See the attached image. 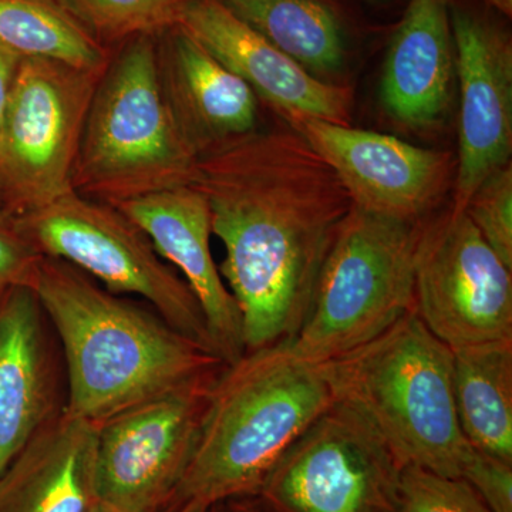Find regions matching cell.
<instances>
[{
  "label": "cell",
  "mask_w": 512,
  "mask_h": 512,
  "mask_svg": "<svg viewBox=\"0 0 512 512\" xmlns=\"http://www.w3.org/2000/svg\"><path fill=\"white\" fill-rule=\"evenodd\" d=\"M92 512H120L117 510H114V508L109 507V505L103 504V503H97L96 507H94V510Z\"/></svg>",
  "instance_id": "cell-32"
},
{
  "label": "cell",
  "mask_w": 512,
  "mask_h": 512,
  "mask_svg": "<svg viewBox=\"0 0 512 512\" xmlns=\"http://www.w3.org/2000/svg\"><path fill=\"white\" fill-rule=\"evenodd\" d=\"M198 157L165 96L153 35L133 37L94 93L73 191L117 205L190 185Z\"/></svg>",
  "instance_id": "cell-5"
},
{
  "label": "cell",
  "mask_w": 512,
  "mask_h": 512,
  "mask_svg": "<svg viewBox=\"0 0 512 512\" xmlns=\"http://www.w3.org/2000/svg\"><path fill=\"white\" fill-rule=\"evenodd\" d=\"M106 69L20 60L0 133L3 211L18 217L73 192L84 123Z\"/></svg>",
  "instance_id": "cell-8"
},
{
  "label": "cell",
  "mask_w": 512,
  "mask_h": 512,
  "mask_svg": "<svg viewBox=\"0 0 512 512\" xmlns=\"http://www.w3.org/2000/svg\"><path fill=\"white\" fill-rule=\"evenodd\" d=\"M467 217L512 271V170L511 165L490 175L474 192L466 208Z\"/></svg>",
  "instance_id": "cell-25"
},
{
  "label": "cell",
  "mask_w": 512,
  "mask_h": 512,
  "mask_svg": "<svg viewBox=\"0 0 512 512\" xmlns=\"http://www.w3.org/2000/svg\"><path fill=\"white\" fill-rule=\"evenodd\" d=\"M190 185L225 248L218 268L241 313L245 353L289 342L355 207L345 185L293 128L202 153Z\"/></svg>",
  "instance_id": "cell-1"
},
{
  "label": "cell",
  "mask_w": 512,
  "mask_h": 512,
  "mask_svg": "<svg viewBox=\"0 0 512 512\" xmlns=\"http://www.w3.org/2000/svg\"><path fill=\"white\" fill-rule=\"evenodd\" d=\"M454 67L460 82V123L454 200L468 202L490 175L510 164L512 151V45L484 16L450 8Z\"/></svg>",
  "instance_id": "cell-13"
},
{
  "label": "cell",
  "mask_w": 512,
  "mask_h": 512,
  "mask_svg": "<svg viewBox=\"0 0 512 512\" xmlns=\"http://www.w3.org/2000/svg\"><path fill=\"white\" fill-rule=\"evenodd\" d=\"M208 512H228L227 507H225V503H217L211 505L210 510Z\"/></svg>",
  "instance_id": "cell-33"
},
{
  "label": "cell",
  "mask_w": 512,
  "mask_h": 512,
  "mask_svg": "<svg viewBox=\"0 0 512 512\" xmlns=\"http://www.w3.org/2000/svg\"><path fill=\"white\" fill-rule=\"evenodd\" d=\"M15 218L40 255L76 266L107 291L141 296L171 326L217 356L187 282L119 208L73 191Z\"/></svg>",
  "instance_id": "cell-7"
},
{
  "label": "cell",
  "mask_w": 512,
  "mask_h": 512,
  "mask_svg": "<svg viewBox=\"0 0 512 512\" xmlns=\"http://www.w3.org/2000/svg\"><path fill=\"white\" fill-rule=\"evenodd\" d=\"M414 312L451 349L512 338V271L466 212L450 208L423 222Z\"/></svg>",
  "instance_id": "cell-11"
},
{
  "label": "cell",
  "mask_w": 512,
  "mask_h": 512,
  "mask_svg": "<svg viewBox=\"0 0 512 512\" xmlns=\"http://www.w3.org/2000/svg\"><path fill=\"white\" fill-rule=\"evenodd\" d=\"M0 211H2V202H0Z\"/></svg>",
  "instance_id": "cell-35"
},
{
  "label": "cell",
  "mask_w": 512,
  "mask_h": 512,
  "mask_svg": "<svg viewBox=\"0 0 512 512\" xmlns=\"http://www.w3.org/2000/svg\"><path fill=\"white\" fill-rule=\"evenodd\" d=\"M403 466L359 413L335 402L259 488L265 512H397Z\"/></svg>",
  "instance_id": "cell-9"
},
{
  "label": "cell",
  "mask_w": 512,
  "mask_h": 512,
  "mask_svg": "<svg viewBox=\"0 0 512 512\" xmlns=\"http://www.w3.org/2000/svg\"><path fill=\"white\" fill-rule=\"evenodd\" d=\"M220 372L101 424L96 447L100 503L120 512L167 510L197 450Z\"/></svg>",
  "instance_id": "cell-10"
},
{
  "label": "cell",
  "mask_w": 512,
  "mask_h": 512,
  "mask_svg": "<svg viewBox=\"0 0 512 512\" xmlns=\"http://www.w3.org/2000/svg\"><path fill=\"white\" fill-rule=\"evenodd\" d=\"M178 26L241 77L292 128L308 120L349 124L352 99L346 87L313 76L220 0H190Z\"/></svg>",
  "instance_id": "cell-15"
},
{
  "label": "cell",
  "mask_w": 512,
  "mask_h": 512,
  "mask_svg": "<svg viewBox=\"0 0 512 512\" xmlns=\"http://www.w3.org/2000/svg\"><path fill=\"white\" fill-rule=\"evenodd\" d=\"M397 512H493L460 477L419 466L403 467Z\"/></svg>",
  "instance_id": "cell-24"
},
{
  "label": "cell",
  "mask_w": 512,
  "mask_h": 512,
  "mask_svg": "<svg viewBox=\"0 0 512 512\" xmlns=\"http://www.w3.org/2000/svg\"><path fill=\"white\" fill-rule=\"evenodd\" d=\"M335 402L320 365L293 356L286 342L225 365L212 384L197 450L165 511L255 497L289 447Z\"/></svg>",
  "instance_id": "cell-3"
},
{
  "label": "cell",
  "mask_w": 512,
  "mask_h": 512,
  "mask_svg": "<svg viewBox=\"0 0 512 512\" xmlns=\"http://www.w3.org/2000/svg\"><path fill=\"white\" fill-rule=\"evenodd\" d=\"M466 480L493 512H512V463L468 446L460 468Z\"/></svg>",
  "instance_id": "cell-26"
},
{
  "label": "cell",
  "mask_w": 512,
  "mask_h": 512,
  "mask_svg": "<svg viewBox=\"0 0 512 512\" xmlns=\"http://www.w3.org/2000/svg\"><path fill=\"white\" fill-rule=\"evenodd\" d=\"M20 60L22 59L19 56L13 55L12 52L0 46V133H2L3 121H5Z\"/></svg>",
  "instance_id": "cell-28"
},
{
  "label": "cell",
  "mask_w": 512,
  "mask_h": 512,
  "mask_svg": "<svg viewBox=\"0 0 512 512\" xmlns=\"http://www.w3.org/2000/svg\"><path fill=\"white\" fill-rule=\"evenodd\" d=\"M59 353L33 288L0 292V474L66 409Z\"/></svg>",
  "instance_id": "cell-14"
},
{
  "label": "cell",
  "mask_w": 512,
  "mask_h": 512,
  "mask_svg": "<svg viewBox=\"0 0 512 512\" xmlns=\"http://www.w3.org/2000/svg\"><path fill=\"white\" fill-rule=\"evenodd\" d=\"M42 258L20 231L16 218L0 211V292L15 286L33 288Z\"/></svg>",
  "instance_id": "cell-27"
},
{
  "label": "cell",
  "mask_w": 512,
  "mask_h": 512,
  "mask_svg": "<svg viewBox=\"0 0 512 512\" xmlns=\"http://www.w3.org/2000/svg\"><path fill=\"white\" fill-rule=\"evenodd\" d=\"M99 427L63 413L0 474V512H92Z\"/></svg>",
  "instance_id": "cell-19"
},
{
  "label": "cell",
  "mask_w": 512,
  "mask_h": 512,
  "mask_svg": "<svg viewBox=\"0 0 512 512\" xmlns=\"http://www.w3.org/2000/svg\"><path fill=\"white\" fill-rule=\"evenodd\" d=\"M0 46L20 59L93 72L109 66L93 36L52 0H0Z\"/></svg>",
  "instance_id": "cell-22"
},
{
  "label": "cell",
  "mask_w": 512,
  "mask_h": 512,
  "mask_svg": "<svg viewBox=\"0 0 512 512\" xmlns=\"http://www.w3.org/2000/svg\"><path fill=\"white\" fill-rule=\"evenodd\" d=\"M293 130L335 171L360 210L423 222L450 185L453 161L446 151L322 120L305 121Z\"/></svg>",
  "instance_id": "cell-12"
},
{
  "label": "cell",
  "mask_w": 512,
  "mask_h": 512,
  "mask_svg": "<svg viewBox=\"0 0 512 512\" xmlns=\"http://www.w3.org/2000/svg\"><path fill=\"white\" fill-rule=\"evenodd\" d=\"M228 512H265L254 497L235 498L225 503Z\"/></svg>",
  "instance_id": "cell-29"
},
{
  "label": "cell",
  "mask_w": 512,
  "mask_h": 512,
  "mask_svg": "<svg viewBox=\"0 0 512 512\" xmlns=\"http://www.w3.org/2000/svg\"><path fill=\"white\" fill-rule=\"evenodd\" d=\"M488 3L494 6L495 9L503 12L504 15L511 16L512 13V0H487Z\"/></svg>",
  "instance_id": "cell-31"
},
{
  "label": "cell",
  "mask_w": 512,
  "mask_h": 512,
  "mask_svg": "<svg viewBox=\"0 0 512 512\" xmlns=\"http://www.w3.org/2000/svg\"><path fill=\"white\" fill-rule=\"evenodd\" d=\"M160 59L165 96L198 156L254 133L258 97L241 77L175 26Z\"/></svg>",
  "instance_id": "cell-17"
},
{
  "label": "cell",
  "mask_w": 512,
  "mask_h": 512,
  "mask_svg": "<svg viewBox=\"0 0 512 512\" xmlns=\"http://www.w3.org/2000/svg\"><path fill=\"white\" fill-rule=\"evenodd\" d=\"M454 73L450 0H409L383 64L384 109L414 130L436 126L448 109Z\"/></svg>",
  "instance_id": "cell-18"
},
{
  "label": "cell",
  "mask_w": 512,
  "mask_h": 512,
  "mask_svg": "<svg viewBox=\"0 0 512 512\" xmlns=\"http://www.w3.org/2000/svg\"><path fill=\"white\" fill-rule=\"evenodd\" d=\"M153 242L158 255L183 275L200 303L212 348L225 365L245 355L242 320L211 252V214L192 185L153 192L114 205Z\"/></svg>",
  "instance_id": "cell-16"
},
{
  "label": "cell",
  "mask_w": 512,
  "mask_h": 512,
  "mask_svg": "<svg viewBox=\"0 0 512 512\" xmlns=\"http://www.w3.org/2000/svg\"><path fill=\"white\" fill-rule=\"evenodd\" d=\"M319 365L336 402L359 413L403 467L460 477L470 444L454 406L453 350L416 312Z\"/></svg>",
  "instance_id": "cell-4"
},
{
  "label": "cell",
  "mask_w": 512,
  "mask_h": 512,
  "mask_svg": "<svg viewBox=\"0 0 512 512\" xmlns=\"http://www.w3.org/2000/svg\"><path fill=\"white\" fill-rule=\"evenodd\" d=\"M363 2L380 3V2H384V0H363Z\"/></svg>",
  "instance_id": "cell-34"
},
{
  "label": "cell",
  "mask_w": 512,
  "mask_h": 512,
  "mask_svg": "<svg viewBox=\"0 0 512 512\" xmlns=\"http://www.w3.org/2000/svg\"><path fill=\"white\" fill-rule=\"evenodd\" d=\"M222 5L318 79L342 69V22L325 0H220Z\"/></svg>",
  "instance_id": "cell-21"
},
{
  "label": "cell",
  "mask_w": 512,
  "mask_h": 512,
  "mask_svg": "<svg viewBox=\"0 0 512 512\" xmlns=\"http://www.w3.org/2000/svg\"><path fill=\"white\" fill-rule=\"evenodd\" d=\"M423 222L353 207L323 265L311 312L286 342L293 356L313 365L328 362L414 311V265Z\"/></svg>",
  "instance_id": "cell-6"
},
{
  "label": "cell",
  "mask_w": 512,
  "mask_h": 512,
  "mask_svg": "<svg viewBox=\"0 0 512 512\" xmlns=\"http://www.w3.org/2000/svg\"><path fill=\"white\" fill-rule=\"evenodd\" d=\"M210 507L204 504L190 503L181 505V507L174 508V510L165 512H208Z\"/></svg>",
  "instance_id": "cell-30"
},
{
  "label": "cell",
  "mask_w": 512,
  "mask_h": 512,
  "mask_svg": "<svg viewBox=\"0 0 512 512\" xmlns=\"http://www.w3.org/2000/svg\"><path fill=\"white\" fill-rule=\"evenodd\" d=\"M451 350L454 406L464 439L512 463V338Z\"/></svg>",
  "instance_id": "cell-20"
},
{
  "label": "cell",
  "mask_w": 512,
  "mask_h": 512,
  "mask_svg": "<svg viewBox=\"0 0 512 512\" xmlns=\"http://www.w3.org/2000/svg\"><path fill=\"white\" fill-rule=\"evenodd\" d=\"M33 291L62 352L64 413L76 419L100 427L225 366L151 306L107 291L67 262L43 256Z\"/></svg>",
  "instance_id": "cell-2"
},
{
  "label": "cell",
  "mask_w": 512,
  "mask_h": 512,
  "mask_svg": "<svg viewBox=\"0 0 512 512\" xmlns=\"http://www.w3.org/2000/svg\"><path fill=\"white\" fill-rule=\"evenodd\" d=\"M190 0H67L87 28L106 39L154 35L180 25Z\"/></svg>",
  "instance_id": "cell-23"
}]
</instances>
